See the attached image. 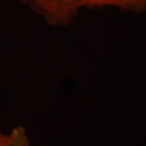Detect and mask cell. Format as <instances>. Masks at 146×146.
Instances as JSON below:
<instances>
[{
    "label": "cell",
    "instance_id": "277c9868",
    "mask_svg": "<svg viewBox=\"0 0 146 146\" xmlns=\"http://www.w3.org/2000/svg\"><path fill=\"white\" fill-rule=\"evenodd\" d=\"M4 135H5V134L2 133V132H1V131H0V141H1V140H2V139L3 138V136H4Z\"/></svg>",
    "mask_w": 146,
    "mask_h": 146
},
{
    "label": "cell",
    "instance_id": "7a4b0ae2",
    "mask_svg": "<svg viewBox=\"0 0 146 146\" xmlns=\"http://www.w3.org/2000/svg\"><path fill=\"white\" fill-rule=\"evenodd\" d=\"M82 8L96 9L106 7L141 14L146 12V0H81Z\"/></svg>",
    "mask_w": 146,
    "mask_h": 146
},
{
    "label": "cell",
    "instance_id": "6da1fadb",
    "mask_svg": "<svg viewBox=\"0 0 146 146\" xmlns=\"http://www.w3.org/2000/svg\"><path fill=\"white\" fill-rule=\"evenodd\" d=\"M50 26L67 28L82 9L81 0H21Z\"/></svg>",
    "mask_w": 146,
    "mask_h": 146
},
{
    "label": "cell",
    "instance_id": "3957f363",
    "mask_svg": "<svg viewBox=\"0 0 146 146\" xmlns=\"http://www.w3.org/2000/svg\"><path fill=\"white\" fill-rule=\"evenodd\" d=\"M0 146H31L27 130L23 126H16L0 141Z\"/></svg>",
    "mask_w": 146,
    "mask_h": 146
}]
</instances>
